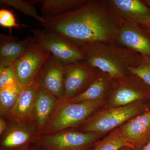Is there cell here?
I'll list each match as a JSON object with an SVG mask.
<instances>
[{
	"instance_id": "cell-25",
	"label": "cell",
	"mask_w": 150,
	"mask_h": 150,
	"mask_svg": "<svg viewBox=\"0 0 150 150\" xmlns=\"http://www.w3.org/2000/svg\"><path fill=\"white\" fill-rule=\"evenodd\" d=\"M0 25L3 27L8 28L10 29L13 28H19L21 26V25L17 23L12 13L5 9L0 10Z\"/></svg>"
},
{
	"instance_id": "cell-12",
	"label": "cell",
	"mask_w": 150,
	"mask_h": 150,
	"mask_svg": "<svg viewBox=\"0 0 150 150\" xmlns=\"http://www.w3.org/2000/svg\"><path fill=\"white\" fill-rule=\"evenodd\" d=\"M121 136L134 150H142L150 140V108L119 127Z\"/></svg>"
},
{
	"instance_id": "cell-29",
	"label": "cell",
	"mask_w": 150,
	"mask_h": 150,
	"mask_svg": "<svg viewBox=\"0 0 150 150\" xmlns=\"http://www.w3.org/2000/svg\"><path fill=\"white\" fill-rule=\"evenodd\" d=\"M142 150H150V140Z\"/></svg>"
},
{
	"instance_id": "cell-6",
	"label": "cell",
	"mask_w": 150,
	"mask_h": 150,
	"mask_svg": "<svg viewBox=\"0 0 150 150\" xmlns=\"http://www.w3.org/2000/svg\"><path fill=\"white\" fill-rule=\"evenodd\" d=\"M142 100H150V86L129 73L124 77L112 79L104 106L119 107Z\"/></svg>"
},
{
	"instance_id": "cell-1",
	"label": "cell",
	"mask_w": 150,
	"mask_h": 150,
	"mask_svg": "<svg viewBox=\"0 0 150 150\" xmlns=\"http://www.w3.org/2000/svg\"><path fill=\"white\" fill-rule=\"evenodd\" d=\"M123 21L108 0H87L69 13L45 19L41 25L79 46L96 42L116 43Z\"/></svg>"
},
{
	"instance_id": "cell-8",
	"label": "cell",
	"mask_w": 150,
	"mask_h": 150,
	"mask_svg": "<svg viewBox=\"0 0 150 150\" xmlns=\"http://www.w3.org/2000/svg\"><path fill=\"white\" fill-rule=\"evenodd\" d=\"M51 55L37 43L12 65L17 82L25 87L35 82L38 73Z\"/></svg>"
},
{
	"instance_id": "cell-19",
	"label": "cell",
	"mask_w": 150,
	"mask_h": 150,
	"mask_svg": "<svg viewBox=\"0 0 150 150\" xmlns=\"http://www.w3.org/2000/svg\"><path fill=\"white\" fill-rule=\"evenodd\" d=\"M87 0H38L27 1L30 4H41L40 13L43 18L60 16L79 8Z\"/></svg>"
},
{
	"instance_id": "cell-22",
	"label": "cell",
	"mask_w": 150,
	"mask_h": 150,
	"mask_svg": "<svg viewBox=\"0 0 150 150\" xmlns=\"http://www.w3.org/2000/svg\"><path fill=\"white\" fill-rule=\"evenodd\" d=\"M129 72L139 77L150 86V56L139 54L137 66L130 67Z\"/></svg>"
},
{
	"instance_id": "cell-31",
	"label": "cell",
	"mask_w": 150,
	"mask_h": 150,
	"mask_svg": "<svg viewBox=\"0 0 150 150\" xmlns=\"http://www.w3.org/2000/svg\"><path fill=\"white\" fill-rule=\"evenodd\" d=\"M120 150H134L133 149H132V148L130 147L129 146H126L124 147L122 149H121Z\"/></svg>"
},
{
	"instance_id": "cell-17",
	"label": "cell",
	"mask_w": 150,
	"mask_h": 150,
	"mask_svg": "<svg viewBox=\"0 0 150 150\" xmlns=\"http://www.w3.org/2000/svg\"><path fill=\"white\" fill-rule=\"evenodd\" d=\"M112 79L110 75L100 71L95 80L81 93L68 101L79 103L94 100H106Z\"/></svg>"
},
{
	"instance_id": "cell-28",
	"label": "cell",
	"mask_w": 150,
	"mask_h": 150,
	"mask_svg": "<svg viewBox=\"0 0 150 150\" xmlns=\"http://www.w3.org/2000/svg\"><path fill=\"white\" fill-rule=\"evenodd\" d=\"M24 150H40V149H38V148L35 147V146H34V145H30V146L27 148V149H25Z\"/></svg>"
},
{
	"instance_id": "cell-14",
	"label": "cell",
	"mask_w": 150,
	"mask_h": 150,
	"mask_svg": "<svg viewBox=\"0 0 150 150\" xmlns=\"http://www.w3.org/2000/svg\"><path fill=\"white\" fill-rule=\"evenodd\" d=\"M37 43L33 36H26L18 40L11 35L0 34V67L11 66Z\"/></svg>"
},
{
	"instance_id": "cell-16",
	"label": "cell",
	"mask_w": 150,
	"mask_h": 150,
	"mask_svg": "<svg viewBox=\"0 0 150 150\" xmlns=\"http://www.w3.org/2000/svg\"><path fill=\"white\" fill-rule=\"evenodd\" d=\"M59 100L39 86L35 100L32 123L41 135Z\"/></svg>"
},
{
	"instance_id": "cell-5",
	"label": "cell",
	"mask_w": 150,
	"mask_h": 150,
	"mask_svg": "<svg viewBox=\"0 0 150 150\" xmlns=\"http://www.w3.org/2000/svg\"><path fill=\"white\" fill-rule=\"evenodd\" d=\"M105 135L106 134L67 130L41 135L32 145L41 150H91Z\"/></svg>"
},
{
	"instance_id": "cell-26",
	"label": "cell",
	"mask_w": 150,
	"mask_h": 150,
	"mask_svg": "<svg viewBox=\"0 0 150 150\" xmlns=\"http://www.w3.org/2000/svg\"><path fill=\"white\" fill-rule=\"evenodd\" d=\"M137 24L150 37V16L144 17L137 22Z\"/></svg>"
},
{
	"instance_id": "cell-10",
	"label": "cell",
	"mask_w": 150,
	"mask_h": 150,
	"mask_svg": "<svg viewBox=\"0 0 150 150\" xmlns=\"http://www.w3.org/2000/svg\"><path fill=\"white\" fill-rule=\"evenodd\" d=\"M8 120L6 130L0 135V150H24L41 136L32 122Z\"/></svg>"
},
{
	"instance_id": "cell-30",
	"label": "cell",
	"mask_w": 150,
	"mask_h": 150,
	"mask_svg": "<svg viewBox=\"0 0 150 150\" xmlns=\"http://www.w3.org/2000/svg\"><path fill=\"white\" fill-rule=\"evenodd\" d=\"M143 1L148 6L150 7V0H143Z\"/></svg>"
},
{
	"instance_id": "cell-9",
	"label": "cell",
	"mask_w": 150,
	"mask_h": 150,
	"mask_svg": "<svg viewBox=\"0 0 150 150\" xmlns=\"http://www.w3.org/2000/svg\"><path fill=\"white\" fill-rule=\"evenodd\" d=\"M66 73L64 99L68 101L84 91L96 78L100 70L86 61L65 65Z\"/></svg>"
},
{
	"instance_id": "cell-7",
	"label": "cell",
	"mask_w": 150,
	"mask_h": 150,
	"mask_svg": "<svg viewBox=\"0 0 150 150\" xmlns=\"http://www.w3.org/2000/svg\"><path fill=\"white\" fill-rule=\"evenodd\" d=\"M37 43L65 65L85 61L80 48L71 40L51 30H30Z\"/></svg>"
},
{
	"instance_id": "cell-24",
	"label": "cell",
	"mask_w": 150,
	"mask_h": 150,
	"mask_svg": "<svg viewBox=\"0 0 150 150\" xmlns=\"http://www.w3.org/2000/svg\"><path fill=\"white\" fill-rule=\"evenodd\" d=\"M18 83L11 66L0 67V89Z\"/></svg>"
},
{
	"instance_id": "cell-2",
	"label": "cell",
	"mask_w": 150,
	"mask_h": 150,
	"mask_svg": "<svg viewBox=\"0 0 150 150\" xmlns=\"http://www.w3.org/2000/svg\"><path fill=\"white\" fill-rule=\"evenodd\" d=\"M85 61L112 79L124 77L137 66L139 53L116 43L96 42L79 46Z\"/></svg>"
},
{
	"instance_id": "cell-13",
	"label": "cell",
	"mask_w": 150,
	"mask_h": 150,
	"mask_svg": "<svg viewBox=\"0 0 150 150\" xmlns=\"http://www.w3.org/2000/svg\"><path fill=\"white\" fill-rule=\"evenodd\" d=\"M116 43L139 54L150 56V37L135 23L124 20Z\"/></svg>"
},
{
	"instance_id": "cell-3",
	"label": "cell",
	"mask_w": 150,
	"mask_h": 150,
	"mask_svg": "<svg viewBox=\"0 0 150 150\" xmlns=\"http://www.w3.org/2000/svg\"><path fill=\"white\" fill-rule=\"evenodd\" d=\"M150 108V100L137 101L119 107L103 106L75 130L106 134Z\"/></svg>"
},
{
	"instance_id": "cell-27",
	"label": "cell",
	"mask_w": 150,
	"mask_h": 150,
	"mask_svg": "<svg viewBox=\"0 0 150 150\" xmlns=\"http://www.w3.org/2000/svg\"><path fill=\"white\" fill-rule=\"evenodd\" d=\"M6 119L1 117L0 118V135L6 130L8 127V122L6 121Z\"/></svg>"
},
{
	"instance_id": "cell-23",
	"label": "cell",
	"mask_w": 150,
	"mask_h": 150,
	"mask_svg": "<svg viewBox=\"0 0 150 150\" xmlns=\"http://www.w3.org/2000/svg\"><path fill=\"white\" fill-rule=\"evenodd\" d=\"M0 1L3 4L11 6L20 11L26 15L32 17L41 23V24L45 21V18H43L41 16H39L35 8L27 1L22 0H1Z\"/></svg>"
},
{
	"instance_id": "cell-20",
	"label": "cell",
	"mask_w": 150,
	"mask_h": 150,
	"mask_svg": "<svg viewBox=\"0 0 150 150\" xmlns=\"http://www.w3.org/2000/svg\"><path fill=\"white\" fill-rule=\"evenodd\" d=\"M22 88L18 83L0 89V115L8 119Z\"/></svg>"
},
{
	"instance_id": "cell-11",
	"label": "cell",
	"mask_w": 150,
	"mask_h": 150,
	"mask_svg": "<svg viewBox=\"0 0 150 150\" xmlns=\"http://www.w3.org/2000/svg\"><path fill=\"white\" fill-rule=\"evenodd\" d=\"M66 73L64 64L51 54L38 73L35 81L57 99L63 100Z\"/></svg>"
},
{
	"instance_id": "cell-21",
	"label": "cell",
	"mask_w": 150,
	"mask_h": 150,
	"mask_svg": "<svg viewBox=\"0 0 150 150\" xmlns=\"http://www.w3.org/2000/svg\"><path fill=\"white\" fill-rule=\"evenodd\" d=\"M126 146L130 147L121 136L118 128L97 142L91 150H120Z\"/></svg>"
},
{
	"instance_id": "cell-4",
	"label": "cell",
	"mask_w": 150,
	"mask_h": 150,
	"mask_svg": "<svg viewBox=\"0 0 150 150\" xmlns=\"http://www.w3.org/2000/svg\"><path fill=\"white\" fill-rule=\"evenodd\" d=\"M105 101L72 103L59 100L41 135L54 134L77 128L97 110L104 106Z\"/></svg>"
},
{
	"instance_id": "cell-18",
	"label": "cell",
	"mask_w": 150,
	"mask_h": 150,
	"mask_svg": "<svg viewBox=\"0 0 150 150\" xmlns=\"http://www.w3.org/2000/svg\"><path fill=\"white\" fill-rule=\"evenodd\" d=\"M125 20L137 23L144 17L150 16V7L143 0H108Z\"/></svg>"
},
{
	"instance_id": "cell-15",
	"label": "cell",
	"mask_w": 150,
	"mask_h": 150,
	"mask_svg": "<svg viewBox=\"0 0 150 150\" xmlns=\"http://www.w3.org/2000/svg\"><path fill=\"white\" fill-rule=\"evenodd\" d=\"M39 86L36 81L22 88L17 100L8 120L32 122Z\"/></svg>"
}]
</instances>
